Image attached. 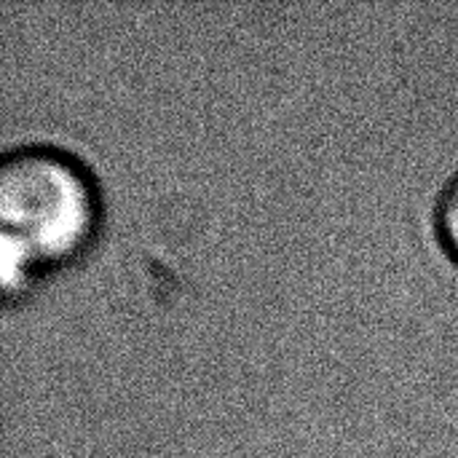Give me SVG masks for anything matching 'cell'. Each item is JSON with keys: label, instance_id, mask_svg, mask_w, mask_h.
Instances as JSON below:
<instances>
[{"label": "cell", "instance_id": "2", "mask_svg": "<svg viewBox=\"0 0 458 458\" xmlns=\"http://www.w3.org/2000/svg\"><path fill=\"white\" fill-rule=\"evenodd\" d=\"M435 233L445 255L458 266V169L445 180L435 201Z\"/></svg>", "mask_w": 458, "mask_h": 458}, {"label": "cell", "instance_id": "1", "mask_svg": "<svg viewBox=\"0 0 458 458\" xmlns=\"http://www.w3.org/2000/svg\"><path fill=\"white\" fill-rule=\"evenodd\" d=\"M102 225L91 169L56 145H19L0 158V274L5 301L83 258Z\"/></svg>", "mask_w": 458, "mask_h": 458}]
</instances>
